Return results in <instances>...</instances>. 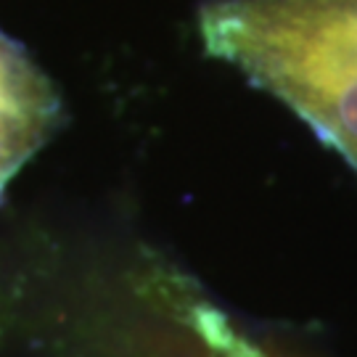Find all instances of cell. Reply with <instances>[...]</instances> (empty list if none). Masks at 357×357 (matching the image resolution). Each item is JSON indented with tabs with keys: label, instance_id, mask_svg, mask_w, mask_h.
Wrapping results in <instances>:
<instances>
[{
	"label": "cell",
	"instance_id": "cell-1",
	"mask_svg": "<svg viewBox=\"0 0 357 357\" xmlns=\"http://www.w3.org/2000/svg\"><path fill=\"white\" fill-rule=\"evenodd\" d=\"M202 35L357 175V0H212Z\"/></svg>",
	"mask_w": 357,
	"mask_h": 357
},
{
	"label": "cell",
	"instance_id": "cell-2",
	"mask_svg": "<svg viewBox=\"0 0 357 357\" xmlns=\"http://www.w3.org/2000/svg\"><path fill=\"white\" fill-rule=\"evenodd\" d=\"M56 109L59 103L45 77L0 35V191L43 143Z\"/></svg>",
	"mask_w": 357,
	"mask_h": 357
}]
</instances>
